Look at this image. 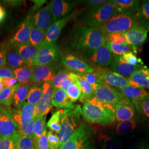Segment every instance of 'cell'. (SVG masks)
Segmentation results:
<instances>
[{
  "label": "cell",
  "mask_w": 149,
  "mask_h": 149,
  "mask_svg": "<svg viewBox=\"0 0 149 149\" xmlns=\"http://www.w3.org/2000/svg\"><path fill=\"white\" fill-rule=\"evenodd\" d=\"M46 32L37 27L31 26L29 44L39 48L45 41Z\"/></svg>",
  "instance_id": "836d02e7"
},
{
  "label": "cell",
  "mask_w": 149,
  "mask_h": 149,
  "mask_svg": "<svg viewBox=\"0 0 149 149\" xmlns=\"http://www.w3.org/2000/svg\"><path fill=\"white\" fill-rule=\"evenodd\" d=\"M76 74H78L82 78L85 79L87 82V83L93 87V88L95 90L98 86L102 85L98 74H97L95 71L92 73Z\"/></svg>",
  "instance_id": "ee69618b"
},
{
  "label": "cell",
  "mask_w": 149,
  "mask_h": 149,
  "mask_svg": "<svg viewBox=\"0 0 149 149\" xmlns=\"http://www.w3.org/2000/svg\"><path fill=\"white\" fill-rule=\"evenodd\" d=\"M140 24L136 13L118 12L104 25L98 28L104 35L124 33Z\"/></svg>",
  "instance_id": "8992f818"
},
{
  "label": "cell",
  "mask_w": 149,
  "mask_h": 149,
  "mask_svg": "<svg viewBox=\"0 0 149 149\" xmlns=\"http://www.w3.org/2000/svg\"><path fill=\"white\" fill-rule=\"evenodd\" d=\"M136 127V122L134 119L118 123L116 132L118 135H125L133 132Z\"/></svg>",
  "instance_id": "8d00e7d4"
},
{
  "label": "cell",
  "mask_w": 149,
  "mask_h": 149,
  "mask_svg": "<svg viewBox=\"0 0 149 149\" xmlns=\"http://www.w3.org/2000/svg\"><path fill=\"white\" fill-rule=\"evenodd\" d=\"M49 144L53 149H60V139L59 135L52 131H48L47 133Z\"/></svg>",
  "instance_id": "681fc988"
},
{
  "label": "cell",
  "mask_w": 149,
  "mask_h": 149,
  "mask_svg": "<svg viewBox=\"0 0 149 149\" xmlns=\"http://www.w3.org/2000/svg\"><path fill=\"white\" fill-rule=\"evenodd\" d=\"M140 23L144 27L149 24V1H145L137 13Z\"/></svg>",
  "instance_id": "60d3db41"
},
{
  "label": "cell",
  "mask_w": 149,
  "mask_h": 149,
  "mask_svg": "<svg viewBox=\"0 0 149 149\" xmlns=\"http://www.w3.org/2000/svg\"><path fill=\"white\" fill-rule=\"evenodd\" d=\"M128 80L129 85L131 86L149 89V69L146 68H140L135 72Z\"/></svg>",
  "instance_id": "7402d4cb"
},
{
  "label": "cell",
  "mask_w": 149,
  "mask_h": 149,
  "mask_svg": "<svg viewBox=\"0 0 149 149\" xmlns=\"http://www.w3.org/2000/svg\"><path fill=\"white\" fill-rule=\"evenodd\" d=\"M106 42L105 36L98 28L80 26L70 33L65 47L70 52L81 56L100 48Z\"/></svg>",
  "instance_id": "6da1fadb"
},
{
  "label": "cell",
  "mask_w": 149,
  "mask_h": 149,
  "mask_svg": "<svg viewBox=\"0 0 149 149\" xmlns=\"http://www.w3.org/2000/svg\"><path fill=\"white\" fill-rule=\"evenodd\" d=\"M118 90L125 97L130 99V100L149 96V91L145 89L135 87L131 86Z\"/></svg>",
  "instance_id": "f546056e"
},
{
  "label": "cell",
  "mask_w": 149,
  "mask_h": 149,
  "mask_svg": "<svg viewBox=\"0 0 149 149\" xmlns=\"http://www.w3.org/2000/svg\"><path fill=\"white\" fill-rule=\"evenodd\" d=\"M53 16L51 10V3L40 8L31 17V25L47 32L54 23Z\"/></svg>",
  "instance_id": "7c38bea8"
},
{
  "label": "cell",
  "mask_w": 149,
  "mask_h": 149,
  "mask_svg": "<svg viewBox=\"0 0 149 149\" xmlns=\"http://www.w3.org/2000/svg\"><path fill=\"white\" fill-rule=\"evenodd\" d=\"M105 36L106 42L117 44H127L125 38L123 36L122 33H114L108 34Z\"/></svg>",
  "instance_id": "c3c4849f"
},
{
  "label": "cell",
  "mask_w": 149,
  "mask_h": 149,
  "mask_svg": "<svg viewBox=\"0 0 149 149\" xmlns=\"http://www.w3.org/2000/svg\"><path fill=\"white\" fill-rule=\"evenodd\" d=\"M0 149H16L15 134L11 136L0 139Z\"/></svg>",
  "instance_id": "7dc6e473"
},
{
  "label": "cell",
  "mask_w": 149,
  "mask_h": 149,
  "mask_svg": "<svg viewBox=\"0 0 149 149\" xmlns=\"http://www.w3.org/2000/svg\"><path fill=\"white\" fill-rule=\"evenodd\" d=\"M6 12L5 9L0 5V23L4 21L5 18Z\"/></svg>",
  "instance_id": "6f0895ef"
},
{
  "label": "cell",
  "mask_w": 149,
  "mask_h": 149,
  "mask_svg": "<svg viewBox=\"0 0 149 149\" xmlns=\"http://www.w3.org/2000/svg\"><path fill=\"white\" fill-rule=\"evenodd\" d=\"M36 106L26 102L21 109L19 110L22 114H27L36 119Z\"/></svg>",
  "instance_id": "816d5d0a"
},
{
  "label": "cell",
  "mask_w": 149,
  "mask_h": 149,
  "mask_svg": "<svg viewBox=\"0 0 149 149\" xmlns=\"http://www.w3.org/2000/svg\"><path fill=\"white\" fill-rule=\"evenodd\" d=\"M110 66L113 72L128 79L140 69L139 66H134L123 61L118 56H113V61Z\"/></svg>",
  "instance_id": "44dd1931"
},
{
  "label": "cell",
  "mask_w": 149,
  "mask_h": 149,
  "mask_svg": "<svg viewBox=\"0 0 149 149\" xmlns=\"http://www.w3.org/2000/svg\"><path fill=\"white\" fill-rule=\"evenodd\" d=\"M61 112L62 110H59L54 112L47 123L48 128L50 131H52L55 133L59 134L61 131Z\"/></svg>",
  "instance_id": "ab89813d"
},
{
  "label": "cell",
  "mask_w": 149,
  "mask_h": 149,
  "mask_svg": "<svg viewBox=\"0 0 149 149\" xmlns=\"http://www.w3.org/2000/svg\"><path fill=\"white\" fill-rule=\"evenodd\" d=\"M6 64L5 55L4 52L2 50L0 51V68L5 66Z\"/></svg>",
  "instance_id": "9f6ffc18"
},
{
  "label": "cell",
  "mask_w": 149,
  "mask_h": 149,
  "mask_svg": "<svg viewBox=\"0 0 149 149\" xmlns=\"http://www.w3.org/2000/svg\"><path fill=\"white\" fill-rule=\"evenodd\" d=\"M15 77L14 70L8 66H3L0 68V79H12Z\"/></svg>",
  "instance_id": "f5cc1de1"
},
{
  "label": "cell",
  "mask_w": 149,
  "mask_h": 149,
  "mask_svg": "<svg viewBox=\"0 0 149 149\" xmlns=\"http://www.w3.org/2000/svg\"><path fill=\"white\" fill-rule=\"evenodd\" d=\"M52 149V148H50V149Z\"/></svg>",
  "instance_id": "be15d7a7"
},
{
  "label": "cell",
  "mask_w": 149,
  "mask_h": 149,
  "mask_svg": "<svg viewBox=\"0 0 149 149\" xmlns=\"http://www.w3.org/2000/svg\"><path fill=\"white\" fill-rule=\"evenodd\" d=\"M78 76L80 81L81 91V95L79 100L81 102L84 103L86 101L94 96L95 90L90 85L87 83V82L85 79H84L79 75Z\"/></svg>",
  "instance_id": "74e56055"
},
{
  "label": "cell",
  "mask_w": 149,
  "mask_h": 149,
  "mask_svg": "<svg viewBox=\"0 0 149 149\" xmlns=\"http://www.w3.org/2000/svg\"><path fill=\"white\" fill-rule=\"evenodd\" d=\"M43 86V96L36 107V118L46 116L53 106L52 99L54 88L53 81L46 82Z\"/></svg>",
  "instance_id": "9a60e30c"
},
{
  "label": "cell",
  "mask_w": 149,
  "mask_h": 149,
  "mask_svg": "<svg viewBox=\"0 0 149 149\" xmlns=\"http://www.w3.org/2000/svg\"><path fill=\"white\" fill-rule=\"evenodd\" d=\"M19 131L17 123L11 116L10 110L6 108L0 118V139L11 136Z\"/></svg>",
  "instance_id": "d6986e66"
},
{
  "label": "cell",
  "mask_w": 149,
  "mask_h": 149,
  "mask_svg": "<svg viewBox=\"0 0 149 149\" xmlns=\"http://www.w3.org/2000/svg\"><path fill=\"white\" fill-rule=\"evenodd\" d=\"M134 149H148L146 146H145L143 144H140L136 147H135Z\"/></svg>",
  "instance_id": "680465c9"
},
{
  "label": "cell",
  "mask_w": 149,
  "mask_h": 149,
  "mask_svg": "<svg viewBox=\"0 0 149 149\" xmlns=\"http://www.w3.org/2000/svg\"><path fill=\"white\" fill-rule=\"evenodd\" d=\"M94 97L99 101L114 107L118 102L125 97L118 90L104 84L97 87L94 92Z\"/></svg>",
  "instance_id": "8fae6325"
},
{
  "label": "cell",
  "mask_w": 149,
  "mask_h": 149,
  "mask_svg": "<svg viewBox=\"0 0 149 149\" xmlns=\"http://www.w3.org/2000/svg\"><path fill=\"white\" fill-rule=\"evenodd\" d=\"M22 84H17L13 87H4L0 91V103L6 106H10L12 103L13 98L17 89Z\"/></svg>",
  "instance_id": "e575fe53"
},
{
  "label": "cell",
  "mask_w": 149,
  "mask_h": 149,
  "mask_svg": "<svg viewBox=\"0 0 149 149\" xmlns=\"http://www.w3.org/2000/svg\"><path fill=\"white\" fill-rule=\"evenodd\" d=\"M93 128L82 123L70 138L59 149H96Z\"/></svg>",
  "instance_id": "5b68a950"
},
{
  "label": "cell",
  "mask_w": 149,
  "mask_h": 149,
  "mask_svg": "<svg viewBox=\"0 0 149 149\" xmlns=\"http://www.w3.org/2000/svg\"><path fill=\"white\" fill-rule=\"evenodd\" d=\"M1 80L4 87L12 88L17 84V82H18L16 77L12 78V79H1Z\"/></svg>",
  "instance_id": "db71d44e"
},
{
  "label": "cell",
  "mask_w": 149,
  "mask_h": 149,
  "mask_svg": "<svg viewBox=\"0 0 149 149\" xmlns=\"http://www.w3.org/2000/svg\"><path fill=\"white\" fill-rule=\"evenodd\" d=\"M14 120L19 129V132L30 136H34V126L36 119L31 116L22 114L17 109L11 108L9 109Z\"/></svg>",
  "instance_id": "5bb4252c"
},
{
  "label": "cell",
  "mask_w": 149,
  "mask_h": 149,
  "mask_svg": "<svg viewBox=\"0 0 149 149\" xmlns=\"http://www.w3.org/2000/svg\"><path fill=\"white\" fill-rule=\"evenodd\" d=\"M108 2L115 6L118 12L137 14L140 7V1L137 0H112Z\"/></svg>",
  "instance_id": "d4e9b609"
},
{
  "label": "cell",
  "mask_w": 149,
  "mask_h": 149,
  "mask_svg": "<svg viewBox=\"0 0 149 149\" xmlns=\"http://www.w3.org/2000/svg\"><path fill=\"white\" fill-rule=\"evenodd\" d=\"M118 13L115 6L107 1L106 3L91 6L83 18L84 26L98 28Z\"/></svg>",
  "instance_id": "3957f363"
},
{
  "label": "cell",
  "mask_w": 149,
  "mask_h": 149,
  "mask_svg": "<svg viewBox=\"0 0 149 149\" xmlns=\"http://www.w3.org/2000/svg\"><path fill=\"white\" fill-rule=\"evenodd\" d=\"M43 93V85L40 84H33L29 86L27 102L37 106L42 97Z\"/></svg>",
  "instance_id": "1f68e13d"
},
{
  "label": "cell",
  "mask_w": 149,
  "mask_h": 149,
  "mask_svg": "<svg viewBox=\"0 0 149 149\" xmlns=\"http://www.w3.org/2000/svg\"></svg>",
  "instance_id": "e7e4bbea"
},
{
  "label": "cell",
  "mask_w": 149,
  "mask_h": 149,
  "mask_svg": "<svg viewBox=\"0 0 149 149\" xmlns=\"http://www.w3.org/2000/svg\"><path fill=\"white\" fill-rule=\"evenodd\" d=\"M128 45L136 48L144 44L148 38V31L141 24L133 29L122 33Z\"/></svg>",
  "instance_id": "2e32d148"
},
{
  "label": "cell",
  "mask_w": 149,
  "mask_h": 149,
  "mask_svg": "<svg viewBox=\"0 0 149 149\" xmlns=\"http://www.w3.org/2000/svg\"><path fill=\"white\" fill-rule=\"evenodd\" d=\"M47 115L36 118L34 126V136L36 139L40 138L46 128Z\"/></svg>",
  "instance_id": "b9f144b4"
},
{
  "label": "cell",
  "mask_w": 149,
  "mask_h": 149,
  "mask_svg": "<svg viewBox=\"0 0 149 149\" xmlns=\"http://www.w3.org/2000/svg\"><path fill=\"white\" fill-rule=\"evenodd\" d=\"M114 109L116 120L118 122L134 119L135 114L133 103L126 97L116 104Z\"/></svg>",
  "instance_id": "e0dca14e"
},
{
  "label": "cell",
  "mask_w": 149,
  "mask_h": 149,
  "mask_svg": "<svg viewBox=\"0 0 149 149\" xmlns=\"http://www.w3.org/2000/svg\"><path fill=\"white\" fill-rule=\"evenodd\" d=\"M131 101L135 108L141 115L149 118V96Z\"/></svg>",
  "instance_id": "f35d334b"
},
{
  "label": "cell",
  "mask_w": 149,
  "mask_h": 149,
  "mask_svg": "<svg viewBox=\"0 0 149 149\" xmlns=\"http://www.w3.org/2000/svg\"><path fill=\"white\" fill-rule=\"evenodd\" d=\"M2 51L5 55L6 64L12 69L15 70L26 65L20 55L16 52L15 48L10 45L8 48L3 49Z\"/></svg>",
  "instance_id": "4316f807"
},
{
  "label": "cell",
  "mask_w": 149,
  "mask_h": 149,
  "mask_svg": "<svg viewBox=\"0 0 149 149\" xmlns=\"http://www.w3.org/2000/svg\"><path fill=\"white\" fill-rule=\"evenodd\" d=\"M5 107H3L2 106L0 105V118H1V117H2V115L4 111H5Z\"/></svg>",
  "instance_id": "91938a15"
},
{
  "label": "cell",
  "mask_w": 149,
  "mask_h": 149,
  "mask_svg": "<svg viewBox=\"0 0 149 149\" xmlns=\"http://www.w3.org/2000/svg\"><path fill=\"white\" fill-rule=\"evenodd\" d=\"M16 149H33L36 148V139L34 136L26 135L18 132L15 134Z\"/></svg>",
  "instance_id": "f1b7e54d"
},
{
  "label": "cell",
  "mask_w": 149,
  "mask_h": 149,
  "mask_svg": "<svg viewBox=\"0 0 149 149\" xmlns=\"http://www.w3.org/2000/svg\"><path fill=\"white\" fill-rule=\"evenodd\" d=\"M60 49L56 43L45 41L38 48L37 55L33 61V66L52 65L61 58Z\"/></svg>",
  "instance_id": "52a82bcc"
},
{
  "label": "cell",
  "mask_w": 149,
  "mask_h": 149,
  "mask_svg": "<svg viewBox=\"0 0 149 149\" xmlns=\"http://www.w3.org/2000/svg\"><path fill=\"white\" fill-rule=\"evenodd\" d=\"M31 26L30 16H28L22 23L14 37L11 39L10 42L11 47L16 48L22 45L29 44Z\"/></svg>",
  "instance_id": "ffe728a7"
},
{
  "label": "cell",
  "mask_w": 149,
  "mask_h": 149,
  "mask_svg": "<svg viewBox=\"0 0 149 149\" xmlns=\"http://www.w3.org/2000/svg\"><path fill=\"white\" fill-rule=\"evenodd\" d=\"M56 74V68L53 65L34 66L30 83L40 85L53 81Z\"/></svg>",
  "instance_id": "4fadbf2b"
},
{
  "label": "cell",
  "mask_w": 149,
  "mask_h": 149,
  "mask_svg": "<svg viewBox=\"0 0 149 149\" xmlns=\"http://www.w3.org/2000/svg\"><path fill=\"white\" fill-rule=\"evenodd\" d=\"M66 92L71 101L72 102L77 101L80 99L81 95L80 81H79L70 86L66 90Z\"/></svg>",
  "instance_id": "7bdbcfd3"
},
{
  "label": "cell",
  "mask_w": 149,
  "mask_h": 149,
  "mask_svg": "<svg viewBox=\"0 0 149 149\" xmlns=\"http://www.w3.org/2000/svg\"><path fill=\"white\" fill-rule=\"evenodd\" d=\"M29 86L28 84H21L17 89L14 94L12 103L18 110L21 109L22 107L26 103V100H27L29 92Z\"/></svg>",
  "instance_id": "83f0119b"
},
{
  "label": "cell",
  "mask_w": 149,
  "mask_h": 149,
  "mask_svg": "<svg viewBox=\"0 0 149 149\" xmlns=\"http://www.w3.org/2000/svg\"><path fill=\"white\" fill-rule=\"evenodd\" d=\"M145 28L148 31V32L149 31V24L148 25H147V26H145Z\"/></svg>",
  "instance_id": "6125c7cd"
},
{
  "label": "cell",
  "mask_w": 149,
  "mask_h": 149,
  "mask_svg": "<svg viewBox=\"0 0 149 149\" xmlns=\"http://www.w3.org/2000/svg\"><path fill=\"white\" fill-rule=\"evenodd\" d=\"M33 66L25 65L14 70L15 77L20 84H28L31 82Z\"/></svg>",
  "instance_id": "4dcf8cb0"
},
{
  "label": "cell",
  "mask_w": 149,
  "mask_h": 149,
  "mask_svg": "<svg viewBox=\"0 0 149 149\" xmlns=\"http://www.w3.org/2000/svg\"><path fill=\"white\" fill-rule=\"evenodd\" d=\"M107 1L106 0H89V1H84L83 3L84 5L86 6H93L98 5L100 4H102L104 3H106Z\"/></svg>",
  "instance_id": "11a10c76"
},
{
  "label": "cell",
  "mask_w": 149,
  "mask_h": 149,
  "mask_svg": "<svg viewBox=\"0 0 149 149\" xmlns=\"http://www.w3.org/2000/svg\"><path fill=\"white\" fill-rule=\"evenodd\" d=\"M76 1L53 0L50 1L51 10L54 22L58 21L69 16L74 8Z\"/></svg>",
  "instance_id": "ac0fdd59"
},
{
  "label": "cell",
  "mask_w": 149,
  "mask_h": 149,
  "mask_svg": "<svg viewBox=\"0 0 149 149\" xmlns=\"http://www.w3.org/2000/svg\"><path fill=\"white\" fill-rule=\"evenodd\" d=\"M96 135L101 149H117L116 143L110 135L100 131Z\"/></svg>",
  "instance_id": "d590c367"
},
{
  "label": "cell",
  "mask_w": 149,
  "mask_h": 149,
  "mask_svg": "<svg viewBox=\"0 0 149 149\" xmlns=\"http://www.w3.org/2000/svg\"><path fill=\"white\" fill-rule=\"evenodd\" d=\"M79 57L91 66L93 65L97 68L108 66L113 61V56L107 47L106 43L93 52Z\"/></svg>",
  "instance_id": "ba28073f"
},
{
  "label": "cell",
  "mask_w": 149,
  "mask_h": 149,
  "mask_svg": "<svg viewBox=\"0 0 149 149\" xmlns=\"http://www.w3.org/2000/svg\"><path fill=\"white\" fill-rule=\"evenodd\" d=\"M15 49L20 55L24 64L34 66L33 63L37 55L38 48L28 44L18 46L15 48Z\"/></svg>",
  "instance_id": "cb8c5ba5"
},
{
  "label": "cell",
  "mask_w": 149,
  "mask_h": 149,
  "mask_svg": "<svg viewBox=\"0 0 149 149\" xmlns=\"http://www.w3.org/2000/svg\"><path fill=\"white\" fill-rule=\"evenodd\" d=\"M52 105L60 108H69L74 106V102L70 100L66 92L62 88H54L52 99Z\"/></svg>",
  "instance_id": "484cf974"
},
{
  "label": "cell",
  "mask_w": 149,
  "mask_h": 149,
  "mask_svg": "<svg viewBox=\"0 0 149 149\" xmlns=\"http://www.w3.org/2000/svg\"><path fill=\"white\" fill-rule=\"evenodd\" d=\"M47 129L43 132L42 135L36 139V148L37 149H49L51 148L48 142L47 136Z\"/></svg>",
  "instance_id": "f907efd6"
},
{
  "label": "cell",
  "mask_w": 149,
  "mask_h": 149,
  "mask_svg": "<svg viewBox=\"0 0 149 149\" xmlns=\"http://www.w3.org/2000/svg\"><path fill=\"white\" fill-rule=\"evenodd\" d=\"M72 17V15H69L60 20L55 22L46 32L45 41L50 43H55L62 29L71 20Z\"/></svg>",
  "instance_id": "603a6c76"
},
{
  "label": "cell",
  "mask_w": 149,
  "mask_h": 149,
  "mask_svg": "<svg viewBox=\"0 0 149 149\" xmlns=\"http://www.w3.org/2000/svg\"><path fill=\"white\" fill-rule=\"evenodd\" d=\"M82 112L86 121L94 124L108 125L116 120L114 107L99 101L94 96L84 103Z\"/></svg>",
  "instance_id": "7a4b0ae2"
},
{
  "label": "cell",
  "mask_w": 149,
  "mask_h": 149,
  "mask_svg": "<svg viewBox=\"0 0 149 149\" xmlns=\"http://www.w3.org/2000/svg\"><path fill=\"white\" fill-rule=\"evenodd\" d=\"M61 63L67 70L76 74L92 73L95 71L92 66L72 54H65L61 58Z\"/></svg>",
  "instance_id": "9c48e42d"
},
{
  "label": "cell",
  "mask_w": 149,
  "mask_h": 149,
  "mask_svg": "<svg viewBox=\"0 0 149 149\" xmlns=\"http://www.w3.org/2000/svg\"><path fill=\"white\" fill-rule=\"evenodd\" d=\"M95 72L98 74L102 85H106L118 89L130 86L128 79L111 70L97 68L96 69H95Z\"/></svg>",
  "instance_id": "30bf717a"
},
{
  "label": "cell",
  "mask_w": 149,
  "mask_h": 149,
  "mask_svg": "<svg viewBox=\"0 0 149 149\" xmlns=\"http://www.w3.org/2000/svg\"><path fill=\"white\" fill-rule=\"evenodd\" d=\"M3 88H4V86H3V84H2V82L1 81V80L0 79V91L2 90Z\"/></svg>",
  "instance_id": "94428289"
},
{
  "label": "cell",
  "mask_w": 149,
  "mask_h": 149,
  "mask_svg": "<svg viewBox=\"0 0 149 149\" xmlns=\"http://www.w3.org/2000/svg\"><path fill=\"white\" fill-rule=\"evenodd\" d=\"M82 116L81 106L77 104L62 110L61 116V128L59 134L60 148L71 137L74 131L79 128Z\"/></svg>",
  "instance_id": "277c9868"
},
{
  "label": "cell",
  "mask_w": 149,
  "mask_h": 149,
  "mask_svg": "<svg viewBox=\"0 0 149 149\" xmlns=\"http://www.w3.org/2000/svg\"><path fill=\"white\" fill-rule=\"evenodd\" d=\"M70 71L66 69L61 70L55 75L53 81L54 88H61V85L65 80L69 79Z\"/></svg>",
  "instance_id": "f6af8a7d"
},
{
  "label": "cell",
  "mask_w": 149,
  "mask_h": 149,
  "mask_svg": "<svg viewBox=\"0 0 149 149\" xmlns=\"http://www.w3.org/2000/svg\"><path fill=\"white\" fill-rule=\"evenodd\" d=\"M106 45L109 50L111 52V53L114 54V56H121L124 54L130 52H132L134 53L137 52L136 48L126 44H117L106 42Z\"/></svg>",
  "instance_id": "d6a6232c"
},
{
  "label": "cell",
  "mask_w": 149,
  "mask_h": 149,
  "mask_svg": "<svg viewBox=\"0 0 149 149\" xmlns=\"http://www.w3.org/2000/svg\"><path fill=\"white\" fill-rule=\"evenodd\" d=\"M120 58L123 61L134 66H139V64H140V65L143 64L141 59L138 58L136 54L132 52L125 54L122 56H120Z\"/></svg>",
  "instance_id": "bcb514c9"
}]
</instances>
